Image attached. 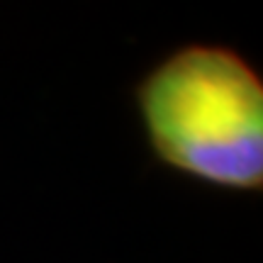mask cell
I'll return each mask as SVG.
<instances>
[{"label": "cell", "instance_id": "1", "mask_svg": "<svg viewBox=\"0 0 263 263\" xmlns=\"http://www.w3.org/2000/svg\"><path fill=\"white\" fill-rule=\"evenodd\" d=\"M154 159L232 193L263 188V81L232 47L185 44L134 85Z\"/></svg>", "mask_w": 263, "mask_h": 263}]
</instances>
